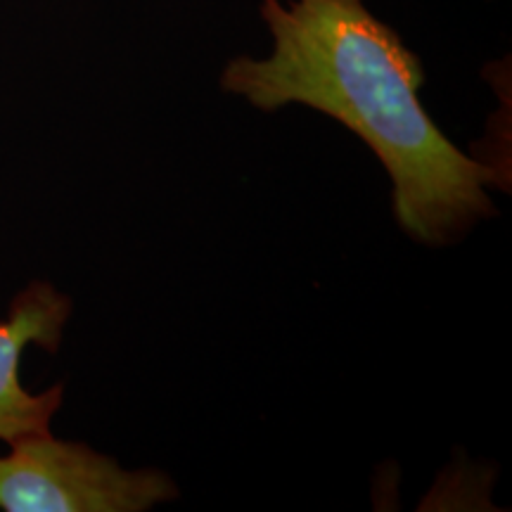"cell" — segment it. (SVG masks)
I'll return each mask as SVG.
<instances>
[{
	"label": "cell",
	"instance_id": "2",
	"mask_svg": "<svg viewBox=\"0 0 512 512\" xmlns=\"http://www.w3.org/2000/svg\"><path fill=\"white\" fill-rule=\"evenodd\" d=\"M0 458L3 512H143L178 498L164 472L124 470L88 444L29 434Z\"/></svg>",
	"mask_w": 512,
	"mask_h": 512
},
{
	"label": "cell",
	"instance_id": "1",
	"mask_svg": "<svg viewBox=\"0 0 512 512\" xmlns=\"http://www.w3.org/2000/svg\"><path fill=\"white\" fill-rule=\"evenodd\" d=\"M261 17L273 53L230 62L226 91L266 112L306 105L356 133L392 178L394 216L413 240L444 245L496 214L486 185L498 174L439 131L418 98L420 60L363 0H264Z\"/></svg>",
	"mask_w": 512,
	"mask_h": 512
},
{
	"label": "cell",
	"instance_id": "3",
	"mask_svg": "<svg viewBox=\"0 0 512 512\" xmlns=\"http://www.w3.org/2000/svg\"><path fill=\"white\" fill-rule=\"evenodd\" d=\"M72 316V299L46 280H34L10 302L8 318L0 320V441L50 432V420L60 411L64 384L31 394L19 380V361L29 344L55 354L64 325Z\"/></svg>",
	"mask_w": 512,
	"mask_h": 512
}]
</instances>
